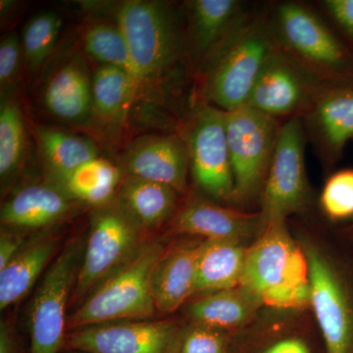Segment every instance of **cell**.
Segmentation results:
<instances>
[{"mask_svg":"<svg viewBox=\"0 0 353 353\" xmlns=\"http://www.w3.org/2000/svg\"><path fill=\"white\" fill-rule=\"evenodd\" d=\"M241 285L262 306L285 311L310 308L307 257L285 222L263 228L248 248Z\"/></svg>","mask_w":353,"mask_h":353,"instance_id":"6da1fadb","label":"cell"},{"mask_svg":"<svg viewBox=\"0 0 353 353\" xmlns=\"http://www.w3.org/2000/svg\"><path fill=\"white\" fill-rule=\"evenodd\" d=\"M166 248L145 243L80 303L67 320V333L108 323L148 320L157 312L152 276Z\"/></svg>","mask_w":353,"mask_h":353,"instance_id":"7a4b0ae2","label":"cell"},{"mask_svg":"<svg viewBox=\"0 0 353 353\" xmlns=\"http://www.w3.org/2000/svg\"><path fill=\"white\" fill-rule=\"evenodd\" d=\"M116 24L124 34L137 88L161 78L181 52L180 28L169 4L152 0L123 2Z\"/></svg>","mask_w":353,"mask_h":353,"instance_id":"3957f363","label":"cell"},{"mask_svg":"<svg viewBox=\"0 0 353 353\" xmlns=\"http://www.w3.org/2000/svg\"><path fill=\"white\" fill-rule=\"evenodd\" d=\"M276 50L263 26L246 23L209 57L204 97L225 112L246 105L260 73Z\"/></svg>","mask_w":353,"mask_h":353,"instance_id":"277c9868","label":"cell"},{"mask_svg":"<svg viewBox=\"0 0 353 353\" xmlns=\"http://www.w3.org/2000/svg\"><path fill=\"white\" fill-rule=\"evenodd\" d=\"M143 229L116 199L92 216L70 303L83 301L145 245Z\"/></svg>","mask_w":353,"mask_h":353,"instance_id":"5b68a950","label":"cell"},{"mask_svg":"<svg viewBox=\"0 0 353 353\" xmlns=\"http://www.w3.org/2000/svg\"><path fill=\"white\" fill-rule=\"evenodd\" d=\"M279 129L277 119L248 105L226 112L234 203H248L261 196Z\"/></svg>","mask_w":353,"mask_h":353,"instance_id":"8992f818","label":"cell"},{"mask_svg":"<svg viewBox=\"0 0 353 353\" xmlns=\"http://www.w3.org/2000/svg\"><path fill=\"white\" fill-rule=\"evenodd\" d=\"M85 243L74 239L46 269L30 309V353H59L67 334V305L82 263Z\"/></svg>","mask_w":353,"mask_h":353,"instance_id":"52a82bcc","label":"cell"},{"mask_svg":"<svg viewBox=\"0 0 353 353\" xmlns=\"http://www.w3.org/2000/svg\"><path fill=\"white\" fill-rule=\"evenodd\" d=\"M308 183L304 160L303 123L292 118L279 129L268 173L261 192L263 228L285 223L307 203Z\"/></svg>","mask_w":353,"mask_h":353,"instance_id":"ba28073f","label":"cell"},{"mask_svg":"<svg viewBox=\"0 0 353 353\" xmlns=\"http://www.w3.org/2000/svg\"><path fill=\"white\" fill-rule=\"evenodd\" d=\"M310 277V308L325 353H353V297L333 261L317 245L303 241Z\"/></svg>","mask_w":353,"mask_h":353,"instance_id":"9c48e42d","label":"cell"},{"mask_svg":"<svg viewBox=\"0 0 353 353\" xmlns=\"http://www.w3.org/2000/svg\"><path fill=\"white\" fill-rule=\"evenodd\" d=\"M185 143L190 169L197 185L212 199L233 201L226 112L211 104H202L194 114Z\"/></svg>","mask_w":353,"mask_h":353,"instance_id":"30bf717a","label":"cell"},{"mask_svg":"<svg viewBox=\"0 0 353 353\" xmlns=\"http://www.w3.org/2000/svg\"><path fill=\"white\" fill-rule=\"evenodd\" d=\"M181 325L172 320H134L68 332L63 350L83 353H171Z\"/></svg>","mask_w":353,"mask_h":353,"instance_id":"8fae6325","label":"cell"},{"mask_svg":"<svg viewBox=\"0 0 353 353\" xmlns=\"http://www.w3.org/2000/svg\"><path fill=\"white\" fill-rule=\"evenodd\" d=\"M278 38L285 50L312 71L334 72L345 62V52L329 28L307 7L285 2L275 14Z\"/></svg>","mask_w":353,"mask_h":353,"instance_id":"7c38bea8","label":"cell"},{"mask_svg":"<svg viewBox=\"0 0 353 353\" xmlns=\"http://www.w3.org/2000/svg\"><path fill=\"white\" fill-rule=\"evenodd\" d=\"M176 234L201 236L204 241H236L259 236L263 230L260 212L224 208L204 199H190L170 220Z\"/></svg>","mask_w":353,"mask_h":353,"instance_id":"4fadbf2b","label":"cell"},{"mask_svg":"<svg viewBox=\"0 0 353 353\" xmlns=\"http://www.w3.org/2000/svg\"><path fill=\"white\" fill-rule=\"evenodd\" d=\"M127 175L162 183L183 194L190 169L187 143L175 134L145 136L136 139L124 153Z\"/></svg>","mask_w":353,"mask_h":353,"instance_id":"5bb4252c","label":"cell"},{"mask_svg":"<svg viewBox=\"0 0 353 353\" xmlns=\"http://www.w3.org/2000/svg\"><path fill=\"white\" fill-rule=\"evenodd\" d=\"M76 202L54 183H31L2 204L0 219L4 229L11 231L46 229L66 219Z\"/></svg>","mask_w":353,"mask_h":353,"instance_id":"9a60e30c","label":"cell"},{"mask_svg":"<svg viewBox=\"0 0 353 353\" xmlns=\"http://www.w3.org/2000/svg\"><path fill=\"white\" fill-rule=\"evenodd\" d=\"M309 90L310 85L296 64L276 50L260 73L246 105L277 119L303 108Z\"/></svg>","mask_w":353,"mask_h":353,"instance_id":"2e32d148","label":"cell"},{"mask_svg":"<svg viewBox=\"0 0 353 353\" xmlns=\"http://www.w3.org/2000/svg\"><path fill=\"white\" fill-rule=\"evenodd\" d=\"M201 246V241L165 250L152 276L157 312L170 314L194 296Z\"/></svg>","mask_w":353,"mask_h":353,"instance_id":"e0dca14e","label":"cell"},{"mask_svg":"<svg viewBox=\"0 0 353 353\" xmlns=\"http://www.w3.org/2000/svg\"><path fill=\"white\" fill-rule=\"evenodd\" d=\"M43 101L53 116L83 124L94 112L92 79L81 55H74L55 70L44 88Z\"/></svg>","mask_w":353,"mask_h":353,"instance_id":"ac0fdd59","label":"cell"},{"mask_svg":"<svg viewBox=\"0 0 353 353\" xmlns=\"http://www.w3.org/2000/svg\"><path fill=\"white\" fill-rule=\"evenodd\" d=\"M261 307L250 290L239 285L190 299L187 314L190 323L234 334L248 326Z\"/></svg>","mask_w":353,"mask_h":353,"instance_id":"d6986e66","label":"cell"},{"mask_svg":"<svg viewBox=\"0 0 353 353\" xmlns=\"http://www.w3.org/2000/svg\"><path fill=\"white\" fill-rule=\"evenodd\" d=\"M58 241L50 234L26 241L6 268L0 270V309L21 301L31 290L57 252Z\"/></svg>","mask_w":353,"mask_h":353,"instance_id":"ffe728a7","label":"cell"},{"mask_svg":"<svg viewBox=\"0 0 353 353\" xmlns=\"http://www.w3.org/2000/svg\"><path fill=\"white\" fill-rule=\"evenodd\" d=\"M189 12L194 48L208 58L246 24L241 4L234 0H194Z\"/></svg>","mask_w":353,"mask_h":353,"instance_id":"44dd1931","label":"cell"},{"mask_svg":"<svg viewBox=\"0 0 353 353\" xmlns=\"http://www.w3.org/2000/svg\"><path fill=\"white\" fill-rule=\"evenodd\" d=\"M248 248L236 241H201L194 297L241 285Z\"/></svg>","mask_w":353,"mask_h":353,"instance_id":"7402d4cb","label":"cell"},{"mask_svg":"<svg viewBox=\"0 0 353 353\" xmlns=\"http://www.w3.org/2000/svg\"><path fill=\"white\" fill-rule=\"evenodd\" d=\"M117 199L139 226L153 230L175 215L178 192L162 183L126 175L120 183Z\"/></svg>","mask_w":353,"mask_h":353,"instance_id":"603a6c76","label":"cell"},{"mask_svg":"<svg viewBox=\"0 0 353 353\" xmlns=\"http://www.w3.org/2000/svg\"><path fill=\"white\" fill-rule=\"evenodd\" d=\"M37 139L52 183L57 185L77 168L99 157L92 139L57 128H38Z\"/></svg>","mask_w":353,"mask_h":353,"instance_id":"cb8c5ba5","label":"cell"},{"mask_svg":"<svg viewBox=\"0 0 353 353\" xmlns=\"http://www.w3.org/2000/svg\"><path fill=\"white\" fill-rule=\"evenodd\" d=\"M122 179L120 168L97 157L72 172L59 187L74 201L101 208L113 201Z\"/></svg>","mask_w":353,"mask_h":353,"instance_id":"d4e9b609","label":"cell"},{"mask_svg":"<svg viewBox=\"0 0 353 353\" xmlns=\"http://www.w3.org/2000/svg\"><path fill=\"white\" fill-rule=\"evenodd\" d=\"M92 83L94 111L108 121L122 120L138 92L132 76L125 70L102 65Z\"/></svg>","mask_w":353,"mask_h":353,"instance_id":"484cf974","label":"cell"},{"mask_svg":"<svg viewBox=\"0 0 353 353\" xmlns=\"http://www.w3.org/2000/svg\"><path fill=\"white\" fill-rule=\"evenodd\" d=\"M313 121L330 150L340 152L353 139V90L320 97L313 110Z\"/></svg>","mask_w":353,"mask_h":353,"instance_id":"4316f807","label":"cell"},{"mask_svg":"<svg viewBox=\"0 0 353 353\" xmlns=\"http://www.w3.org/2000/svg\"><path fill=\"white\" fill-rule=\"evenodd\" d=\"M26 130L17 103L2 99L0 108V176L3 185L12 179L24 160Z\"/></svg>","mask_w":353,"mask_h":353,"instance_id":"83f0119b","label":"cell"},{"mask_svg":"<svg viewBox=\"0 0 353 353\" xmlns=\"http://www.w3.org/2000/svg\"><path fill=\"white\" fill-rule=\"evenodd\" d=\"M83 43L85 52L92 59L105 66L125 70L132 76L126 39L117 24L97 22L88 26L83 32Z\"/></svg>","mask_w":353,"mask_h":353,"instance_id":"f1b7e54d","label":"cell"},{"mask_svg":"<svg viewBox=\"0 0 353 353\" xmlns=\"http://www.w3.org/2000/svg\"><path fill=\"white\" fill-rule=\"evenodd\" d=\"M62 29L57 13L46 11L34 16L23 31V57L32 71L36 72L46 61L57 46Z\"/></svg>","mask_w":353,"mask_h":353,"instance_id":"f546056e","label":"cell"},{"mask_svg":"<svg viewBox=\"0 0 353 353\" xmlns=\"http://www.w3.org/2000/svg\"><path fill=\"white\" fill-rule=\"evenodd\" d=\"M234 334L189 323L181 326L171 353H234Z\"/></svg>","mask_w":353,"mask_h":353,"instance_id":"4dcf8cb0","label":"cell"},{"mask_svg":"<svg viewBox=\"0 0 353 353\" xmlns=\"http://www.w3.org/2000/svg\"><path fill=\"white\" fill-rule=\"evenodd\" d=\"M320 204L330 219L353 217V169L336 172L330 176L323 188Z\"/></svg>","mask_w":353,"mask_h":353,"instance_id":"1f68e13d","label":"cell"},{"mask_svg":"<svg viewBox=\"0 0 353 353\" xmlns=\"http://www.w3.org/2000/svg\"><path fill=\"white\" fill-rule=\"evenodd\" d=\"M234 353H316L307 336L296 332L261 334L252 341L234 340Z\"/></svg>","mask_w":353,"mask_h":353,"instance_id":"d6a6232c","label":"cell"},{"mask_svg":"<svg viewBox=\"0 0 353 353\" xmlns=\"http://www.w3.org/2000/svg\"><path fill=\"white\" fill-rule=\"evenodd\" d=\"M22 43L15 32H9L0 43V85L3 92L10 87L19 72Z\"/></svg>","mask_w":353,"mask_h":353,"instance_id":"836d02e7","label":"cell"},{"mask_svg":"<svg viewBox=\"0 0 353 353\" xmlns=\"http://www.w3.org/2000/svg\"><path fill=\"white\" fill-rule=\"evenodd\" d=\"M323 6L334 20L353 38V0H326Z\"/></svg>","mask_w":353,"mask_h":353,"instance_id":"e575fe53","label":"cell"},{"mask_svg":"<svg viewBox=\"0 0 353 353\" xmlns=\"http://www.w3.org/2000/svg\"><path fill=\"white\" fill-rule=\"evenodd\" d=\"M26 241L20 233H13L10 230H2L0 236V270L6 268L11 260L17 255Z\"/></svg>","mask_w":353,"mask_h":353,"instance_id":"d590c367","label":"cell"},{"mask_svg":"<svg viewBox=\"0 0 353 353\" xmlns=\"http://www.w3.org/2000/svg\"><path fill=\"white\" fill-rule=\"evenodd\" d=\"M0 353H18L12 331L6 322L0 325Z\"/></svg>","mask_w":353,"mask_h":353,"instance_id":"8d00e7d4","label":"cell"},{"mask_svg":"<svg viewBox=\"0 0 353 353\" xmlns=\"http://www.w3.org/2000/svg\"><path fill=\"white\" fill-rule=\"evenodd\" d=\"M63 352L65 353H83V352H76V350H64Z\"/></svg>","mask_w":353,"mask_h":353,"instance_id":"74e56055","label":"cell"}]
</instances>
